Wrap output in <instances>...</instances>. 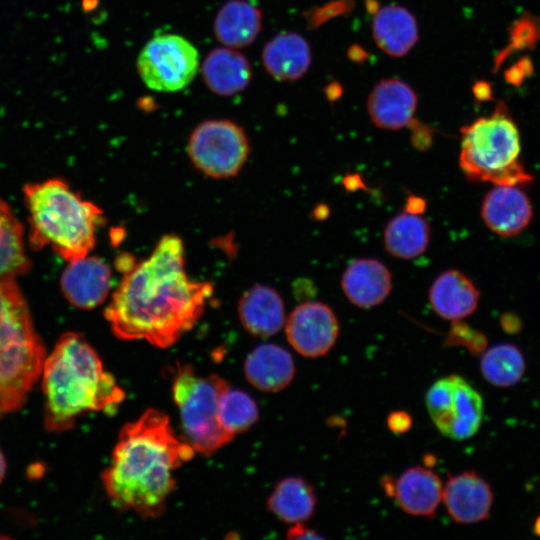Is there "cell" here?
<instances>
[{"instance_id":"44dd1931","label":"cell","mask_w":540,"mask_h":540,"mask_svg":"<svg viewBox=\"0 0 540 540\" xmlns=\"http://www.w3.org/2000/svg\"><path fill=\"white\" fill-rule=\"evenodd\" d=\"M266 71L278 81L301 78L311 64L307 41L294 32H281L269 40L262 51Z\"/></svg>"},{"instance_id":"60d3db41","label":"cell","mask_w":540,"mask_h":540,"mask_svg":"<svg viewBox=\"0 0 540 540\" xmlns=\"http://www.w3.org/2000/svg\"><path fill=\"white\" fill-rule=\"evenodd\" d=\"M533 532L540 536V516H538L535 520L534 526H533Z\"/></svg>"},{"instance_id":"ba28073f","label":"cell","mask_w":540,"mask_h":540,"mask_svg":"<svg viewBox=\"0 0 540 540\" xmlns=\"http://www.w3.org/2000/svg\"><path fill=\"white\" fill-rule=\"evenodd\" d=\"M188 156L194 167L214 179L236 176L246 163L250 144L244 129L227 119H210L189 136Z\"/></svg>"},{"instance_id":"d6a6232c","label":"cell","mask_w":540,"mask_h":540,"mask_svg":"<svg viewBox=\"0 0 540 540\" xmlns=\"http://www.w3.org/2000/svg\"><path fill=\"white\" fill-rule=\"evenodd\" d=\"M287 538L290 540L298 539H322L315 530L303 525V522L293 524L287 531Z\"/></svg>"},{"instance_id":"ab89813d","label":"cell","mask_w":540,"mask_h":540,"mask_svg":"<svg viewBox=\"0 0 540 540\" xmlns=\"http://www.w3.org/2000/svg\"><path fill=\"white\" fill-rule=\"evenodd\" d=\"M6 470H7L6 459L2 451L0 450V484L5 478Z\"/></svg>"},{"instance_id":"9c48e42d","label":"cell","mask_w":540,"mask_h":540,"mask_svg":"<svg viewBox=\"0 0 540 540\" xmlns=\"http://www.w3.org/2000/svg\"><path fill=\"white\" fill-rule=\"evenodd\" d=\"M425 403L436 428L450 439L466 440L481 427L482 396L459 375L452 374L434 382L426 393Z\"/></svg>"},{"instance_id":"f35d334b","label":"cell","mask_w":540,"mask_h":540,"mask_svg":"<svg viewBox=\"0 0 540 540\" xmlns=\"http://www.w3.org/2000/svg\"><path fill=\"white\" fill-rule=\"evenodd\" d=\"M327 96L329 99L334 100L341 94V88L338 84H332L327 87Z\"/></svg>"},{"instance_id":"8d00e7d4","label":"cell","mask_w":540,"mask_h":540,"mask_svg":"<svg viewBox=\"0 0 540 540\" xmlns=\"http://www.w3.org/2000/svg\"><path fill=\"white\" fill-rule=\"evenodd\" d=\"M425 205V201L422 198L411 196L407 198L405 210L412 213L420 214L424 211Z\"/></svg>"},{"instance_id":"8fae6325","label":"cell","mask_w":540,"mask_h":540,"mask_svg":"<svg viewBox=\"0 0 540 540\" xmlns=\"http://www.w3.org/2000/svg\"><path fill=\"white\" fill-rule=\"evenodd\" d=\"M284 326L289 344L307 358L326 355L335 345L340 329L333 310L317 301L295 307Z\"/></svg>"},{"instance_id":"e0dca14e","label":"cell","mask_w":540,"mask_h":540,"mask_svg":"<svg viewBox=\"0 0 540 540\" xmlns=\"http://www.w3.org/2000/svg\"><path fill=\"white\" fill-rule=\"evenodd\" d=\"M346 298L356 307L369 309L381 304L392 290V275L379 260L360 258L349 263L341 278Z\"/></svg>"},{"instance_id":"836d02e7","label":"cell","mask_w":540,"mask_h":540,"mask_svg":"<svg viewBox=\"0 0 540 540\" xmlns=\"http://www.w3.org/2000/svg\"><path fill=\"white\" fill-rule=\"evenodd\" d=\"M529 70H532L530 61L522 59L515 66L506 71V79L512 84H517L523 80Z\"/></svg>"},{"instance_id":"cb8c5ba5","label":"cell","mask_w":540,"mask_h":540,"mask_svg":"<svg viewBox=\"0 0 540 540\" xmlns=\"http://www.w3.org/2000/svg\"><path fill=\"white\" fill-rule=\"evenodd\" d=\"M261 25V12L256 6L246 1L232 0L218 11L214 34L226 47L244 48L257 38Z\"/></svg>"},{"instance_id":"f1b7e54d","label":"cell","mask_w":540,"mask_h":540,"mask_svg":"<svg viewBox=\"0 0 540 540\" xmlns=\"http://www.w3.org/2000/svg\"><path fill=\"white\" fill-rule=\"evenodd\" d=\"M219 417L223 427L234 436L248 430L259 417L256 402L244 391L231 389L223 393Z\"/></svg>"},{"instance_id":"484cf974","label":"cell","mask_w":540,"mask_h":540,"mask_svg":"<svg viewBox=\"0 0 540 540\" xmlns=\"http://www.w3.org/2000/svg\"><path fill=\"white\" fill-rule=\"evenodd\" d=\"M313 487L303 478L281 480L268 498L267 507L278 519L288 524L309 520L316 509Z\"/></svg>"},{"instance_id":"4316f807","label":"cell","mask_w":540,"mask_h":540,"mask_svg":"<svg viewBox=\"0 0 540 540\" xmlns=\"http://www.w3.org/2000/svg\"><path fill=\"white\" fill-rule=\"evenodd\" d=\"M29 267L22 225L7 203L0 199V279H15Z\"/></svg>"},{"instance_id":"d4e9b609","label":"cell","mask_w":540,"mask_h":540,"mask_svg":"<svg viewBox=\"0 0 540 540\" xmlns=\"http://www.w3.org/2000/svg\"><path fill=\"white\" fill-rule=\"evenodd\" d=\"M384 247L393 257L410 260L423 254L430 241V226L418 213L404 210L384 229Z\"/></svg>"},{"instance_id":"4fadbf2b","label":"cell","mask_w":540,"mask_h":540,"mask_svg":"<svg viewBox=\"0 0 540 540\" xmlns=\"http://www.w3.org/2000/svg\"><path fill=\"white\" fill-rule=\"evenodd\" d=\"M516 185H494L481 204L480 215L493 233L512 237L531 222L533 208L527 194Z\"/></svg>"},{"instance_id":"83f0119b","label":"cell","mask_w":540,"mask_h":540,"mask_svg":"<svg viewBox=\"0 0 540 540\" xmlns=\"http://www.w3.org/2000/svg\"><path fill=\"white\" fill-rule=\"evenodd\" d=\"M480 370L484 379L493 386L511 387L522 379L526 362L517 346L500 343L483 352Z\"/></svg>"},{"instance_id":"6da1fadb","label":"cell","mask_w":540,"mask_h":540,"mask_svg":"<svg viewBox=\"0 0 540 540\" xmlns=\"http://www.w3.org/2000/svg\"><path fill=\"white\" fill-rule=\"evenodd\" d=\"M212 293V284L188 277L183 241L168 234L124 273L104 316L117 338L166 348L194 326Z\"/></svg>"},{"instance_id":"603a6c76","label":"cell","mask_w":540,"mask_h":540,"mask_svg":"<svg viewBox=\"0 0 540 540\" xmlns=\"http://www.w3.org/2000/svg\"><path fill=\"white\" fill-rule=\"evenodd\" d=\"M372 34L383 52L393 57H402L418 40L417 22L404 7L388 5L376 11Z\"/></svg>"},{"instance_id":"f546056e","label":"cell","mask_w":540,"mask_h":540,"mask_svg":"<svg viewBox=\"0 0 540 540\" xmlns=\"http://www.w3.org/2000/svg\"><path fill=\"white\" fill-rule=\"evenodd\" d=\"M452 328L448 336V345H462L469 349L473 354L483 352L487 344V338L484 334L476 331L466 324L453 321Z\"/></svg>"},{"instance_id":"8992f818","label":"cell","mask_w":540,"mask_h":540,"mask_svg":"<svg viewBox=\"0 0 540 540\" xmlns=\"http://www.w3.org/2000/svg\"><path fill=\"white\" fill-rule=\"evenodd\" d=\"M459 166L472 182L523 186L533 176L521 161V138L506 104L462 126Z\"/></svg>"},{"instance_id":"4dcf8cb0","label":"cell","mask_w":540,"mask_h":540,"mask_svg":"<svg viewBox=\"0 0 540 540\" xmlns=\"http://www.w3.org/2000/svg\"><path fill=\"white\" fill-rule=\"evenodd\" d=\"M510 36V45L506 51L534 45L540 37V26L538 25V21L531 16L519 19L514 24Z\"/></svg>"},{"instance_id":"52a82bcc","label":"cell","mask_w":540,"mask_h":540,"mask_svg":"<svg viewBox=\"0 0 540 540\" xmlns=\"http://www.w3.org/2000/svg\"><path fill=\"white\" fill-rule=\"evenodd\" d=\"M228 388L222 377L199 376L189 364L178 362L173 370V399L180 412L185 441L204 456L213 454L234 438L219 417L220 400Z\"/></svg>"},{"instance_id":"ffe728a7","label":"cell","mask_w":540,"mask_h":540,"mask_svg":"<svg viewBox=\"0 0 540 540\" xmlns=\"http://www.w3.org/2000/svg\"><path fill=\"white\" fill-rule=\"evenodd\" d=\"M242 326L250 334L269 337L285 325V307L278 292L267 286L256 284L244 292L238 305Z\"/></svg>"},{"instance_id":"2e32d148","label":"cell","mask_w":540,"mask_h":540,"mask_svg":"<svg viewBox=\"0 0 540 540\" xmlns=\"http://www.w3.org/2000/svg\"><path fill=\"white\" fill-rule=\"evenodd\" d=\"M443 485L431 469L414 466L394 479L391 497L405 513L432 518L442 501Z\"/></svg>"},{"instance_id":"5b68a950","label":"cell","mask_w":540,"mask_h":540,"mask_svg":"<svg viewBox=\"0 0 540 540\" xmlns=\"http://www.w3.org/2000/svg\"><path fill=\"white\" fill-rule=\"evenodd\" d=\"M46 358L14 278L0 279V417L18 411L41 378Z\"/></svg>"},{"instance_id":"7c38bea8","label":"cell","mask_w":540,"mask_h":540,"mask_svg":"<svg viewBox=\"0 0 540 540\" xmlns=\"http://www.w3.org/2000/svg\"><path fill=\"white\" fill-rule=\"evenodd\" d=\"M490 484L475 471L450 475L443 486L442 501L450 518L459 524L487 519L493 504Z\"/></svg>"},{"instance_id":"d6986e66","label":"cell","mask_w":540,"mask_h":540,"mask_svg":"<svg viewBox=\"0 0 540 540\" xmlns=\"http://www.w3.org/2000/svg\"><path fill=\"white\" fill-rule=\"evenodd\" d=\"M247 381L263 392H278L294 379L296 368L291 354L283 347L265 343L255 347L244 363Z\"/></svg>"},{"instance_id":"ac0fdd59","label":"cell","mask_w":540,"mask_h":540,"mask_svg":"<svg viewBox=\"0 0 540 540\" xmlns=\"http://www.w3.org/2000/svg\"><path fill=\"white\" fill-rule=\"evenodd\" d=\"M479 290L473 281L459 270L442 272L429 289V302L443 319L460 321L471 315L479 303Z\"/></svg>"},{"instance_id":"7402d4cb","label":"cell","mask_w":540,"mask_h":540,"mask_svg":"<svg viewBox=\"0 0 540 540\" xmlns=\"http://www.w3.org/2000/svg\"><path fill=\"white\" fill-rule=\"evenodd\" d=\"M201 73L207 87L220 96L242 92L252 78L248 59L229 47L213 49L204 59Z\"/></svg>"},{"instance_id":"d590c367","label":"cell","mask_w":540,"mask_h":540,"mask_svg":"<svg viewBox=\"0 0 540 540\" xmlns=\"http://www.w3.org/2000/svg\"><path fill=\"white\" fill-rule=\"evenodd\" d=\"M472 90L475 98L479 101H487L492 98L491 86L486 81H477Z\"/></svg>"},{"instance_id":"74e56055","label":"cell","mask_w":540,"mask_h":540,"mask_svg":"<svg viewBox=\"0 0 540 540\" xmlns=\"http://www.w3.org/2000/svg\"><path fill=\"white\" fill-rule=\"evenodd\" d=\"M349 57L352 59V60H362V56H366V53L365 51H363L360 47L358 46H352L350 49H349Z\"/></svg>"},{"instance_id":"5bb4252c","label":"cell","mask_w":540,"mask_h":540,"mask_svg":"<svg viewBox=\"0 0 540 540\" xmlns=\"http://www.w3.org/2000/svg\"><path fill=\"white\" fill-rule=\"evenodd\" d=\"M111 285L112 274L106 262L88 255L69 262L61 277L66 299L80 309H93L101 305Z\"/></svg>"},{"instance_id":"e575fe53","label":"cell","mask_w":540,"mask_h":540,"mask_svg":"<svg viewBox=\"0 0 540 540\" xmlns=\"http://www.w3.org/2000/svg\"><path fill=\"white\" fill-rule=\"evenodd\" d=\"M500 324L503 330L508 334H516L521 330L520 318L512 313L502 315Z\"/></svg>"},{"instance_id":"7a4b0ae2","label":"cell","mask_w":540,"mask_h":540,"mask_svg":"<svg viewBox=\"0 0 540 540\" xmlns=\"http://www.w3.org/2000/svg\"><path fill=\"white\" fill-rule=\"evenodd\" d=\"M194 449L175 436L169 417L146 410L125 424L102 481L112 505L148 519L161 516L176 487L174 472L189 461Z\"/></svg>"},{"instance_id":"9a60e30c","label":"cell","mask_w":540,"mask_h":540,"mask_svg":"<svg viewBox=\"0 0 540 540\" xmlns=\"http://www.w3.org/2000/svg\"><path fill=\"white\" fill-rule=\"evenodd\" d=\"M417 107L414 90L402 80L383 79L371 91L367 108L372 123L382 129L398 130L408 126Z\"/></svg>"},{"instance_id":"3957f363","label":"cell","mask_w":540,"mask_h":540,"mask_svg":"<svg viewBox=\"0 0 540 540\" xmlns=\"http://www.w3.org/2000/svg\"><path fill=\"white\" fill-rule=\"evenodd\" d=\"M44 425L49 432L71 429L89 412L114 413L125 392L107 372L95 349L79 333H64L46 356L42 374Z\"/></svg>"},{"instance_id":"277c9868","label":"cell","mask_w":540,"mask_h":540,"mask_svg":"<svg viewBox=\"0 0 540 540\" xmlns=\"http://www.w3.org/2000/svg\"><path fill=\"white\" fill-rule=\"evenodd\" d=\"M24 201L33 249L50 247L69 262L87 256L93 249L97 229L103 224V211L67 183L49 179L27 184Z\"/></svg>"},{"instance_id":"1f68e13d","label":"cell","mask_w":540,"mask_h":540,"mask_svg":"<svg viewBox=\"0 0 540 540\" xmlns=\"http://www.w3.org/2000/svg\"><path fill=\"white\" fill-rule=\"evenodd\" d=\"M411 415L402 410L393 411L387 417V426L395 434L406 433L412 426Z\"/></svg>"},{"instance_id":"30bf717a","label":"cell","mask_w":540,"mask_h":540,"mask_svg":"<svg viewBox=\"0 0 540 540\" xmlns=\"http://www.w3.org/2000/svg\"><path fill=\"white\" fill-rule=\"evenodd\" d=\"M198 68L197 49L176 34L152 38L137 58V71L143 83L159 92L182 90L195 78Z\"/></svg>"}]
</instances>
